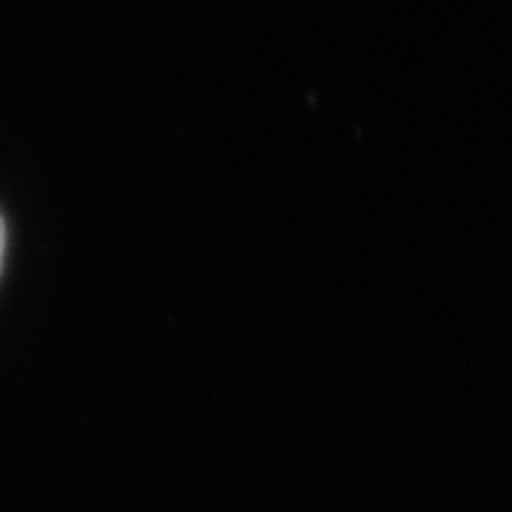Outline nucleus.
<instances>
[{
	"mask_svg": "<svg viewBox=\"0 0 512 512\" xmlns=\"http://www.w3.org/2000/svg\"><path fill=\"white\" fill-rule=\"evenodd\" d=\"M3 256H6V222L0 217V271H3Z\"/></svg>",
	"mask_w": 512,
	"mask_h": 512,
	"instance_id": "obj_1",
	"label": "nucleus"
}]
</instances>
